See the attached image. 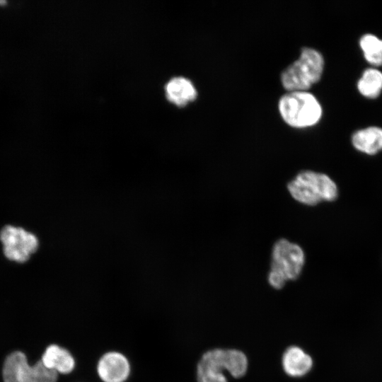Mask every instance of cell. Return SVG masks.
<instances>
[{
  "label": "cell",
  "mask_w": 382,
  "mask_h": 382,
  "mask_svg": "<svg viewBox=\"0 0 382 382\" xmlns=\"http://www.w3.org/2000/svg\"><path fill=\"white\" fill-rule=\"evenodd\" d=\"M304 263L305 254L300 245L285 238L279 239L272 250L269 284L274 289H282L288 280L300 276Z\"/></svg>",
  "instance_id": "6da1fadb"
},
{
  "label": "cell",
  "mask_w": 382,
  "mask_h": 382,
  "mask_svg": "<svg viewBox=\"0 0 382 382\" xmlns=\"http://www.w3.org/2000/svg\"><path fill=\"white\" fill-rule=\"evenodd\" d=\"M287 190L295 200L308 206L332 202L338 196L337 186L331 178L309 170L299 173L288 183Z\"/></svg>",
  "instance_id": "7a4b0ae2"
},
{
  "label": "cell",
  "mask_w": 382,
  "mask_h": 382,
  "mask_svg": "<svg viewBox=\"0 0 382 382\" xmlns=\"http://www.w3.org/2000/svg\"><path fill=\"white\" fill-rule=\"evenodd\" d=\"M323 69V55L313 48L303 47L299 59L282 72V84L289 92L306 91L320 79Z\"/></svg>",
  "instance_id": "3957f363"
},
{
  "label": "cell",
  "mask_w": 382,
  "mask_h": 382,
  "mask_svg": "<svg viewBox=\"0 0 382 382\" xmlns=\"http://www.w3.org/2000/svg\"><path fill=\"white\" fill-rule=\"evenodd\" d=\"M282 118L291 127L305 128L317 124L322 116L320 103L308 91H290L278 103Z\"/></svg>",
  "instance_id": "277c9868"
},
{
  "label": "cell",
  "mask_w": 382,
  "mask_h": 382,
  "mask_svg": "<svg viewBox=\"0 0 382 382\" xmlns=\"http://www.w3.org/2000/svg\"><path fill=\"white\" fill-rule=\"evenodd\" d=\"M59 374L47 369L40 359L30 364L21 351L11 353L3 366L4 382H58Z\"/></svg>",
  "instance_id": "5b68a950"
},
{
  "label": "cell",
  "mask_w": 382,
  "mask_h": 382,
  "mask_svg": "<svg viewBox=\"0 0 382 382\" xmlns=\"http://www.w3.org/2000/svg\"><path fill=\"white\" fill-rule=\"evenodd\" d=\"M5 257L18 263L27 262L39 246L37 236L21 227L6 225L0 231Z\"/></svg>",
  "instance_id": "8992f818"
},
{
  "label": "cell",
  "mask_w": 382,
  "mask_h": 382,
  "mask_svg": "<svg viewBox=\"0 0 382 382\" xmlns=\"http://www.w3.org/2000/svg\"><path fill=\"white\" fill-rule=\"evenodd\" d=\"M96 372L102 382H127L131 375L132 366L125 354L111 350L100 357Z\"/></svg>",
  "instance_id": "52a82bcc"
},
{
  "label": "cell",
  "mask_w": 382,
  "mask_h": 382,
  "mask_svg": "<svg viewBox=\"0 0 382 382\" xmlns=\"http://www.w3.org/2000/svg\"><path fill=\"white\" fill-rule=\"evenodd\" d=\"M226 349H214L205 352L197 364V382H228L226 370Z\"/></svg>",
  "instance_id": "ba28073f"
},
{
  "label": "cell",
  "mask_w": 382,
  "mask_h": 382,
  "mask_svg": "<svg viewBox=\"0 0 382 382\" xmlns=\"http://www.w3.org/2000/svg\"><path fill=\"white\" fill-rule=\"evenodd\" d=\"M40 359L47 369L62 376L71 374L76 366L72 353L57 344L47 346Z\"/></svg>",
  "instance_id": "9c48e42d"
},
{
  "label": "cell",
  "mask_w": 382,
  "mask_h": 382,
  "mask_svg": "<svg viewBox=\"0 0 382 382\" xmlns=\"http://www.w3.org/2000/svg\"><path fill=\"white\" fill-rule=\"evenodd\" d=\"M167 99L179 107H183L197 98V90L190 80L177 76L169 80L165 86Z\"/></svg>",
  "instance_id": "30bf717a"
},
{
  "label": "cell",
  "mask_w": 382,
  "mask_h": 382,
  "mask_svg": "<svg viewBox=\"0 0 382 382\" xmlns=\"http://www.w3.org/2000/svg\"><path fill=\"white\" fill-rule=\"evenodd\" d=\"M282 366L289 376L301 377L311 369L313 360L302 349L292 346L289 347L283 354Z\"/></svg>",
  "instance_id": "8fae6325"
},
{
  "label": "cell",
  "mask_w": 382,
  "mask_h": 382,
  "mask_svg": "<svg viewBox=\"0 0 382 382\" xmlns=\"http://www.w3.org/2000/svg\"><path fill=\"white\" fill-rule=\"evenodd\" d=\"M352 144L361 153L378 154L382 151V128L371 126L356 131L352 136Z\"/></svg>",
  "instance_id": "7c38bea8"
},
{
  "label": "cell",
  "mask_w": 382,
  "mask_h": 382,
  "mask_svg": "<svg viewBox=\"0 0 382 382\" xmlns=\"http://www.w3.org/2000/svg\"><path fill=\"white\" fill-rule=\"evenodd\" d=\"M357 86L361 96L368 98H377L382 91V72L374 67L366 69Z\"/></svg>",
  "instance_id": "4fadbf2b"
},
{
  "label": "cell",
  "mask_w": 382,
  "mask_h": 382,
  "mask_svg": "<svg viewBox=\"0 0 382 382\" xmlns=\"http://www.w3.org/2000/svg\"><path fill=\"white\" fill-rule=\"evenodd\" d=\"M359 46L368 63L375 66H382L381 39L373 34H364L359 40Z\"/></svg>",
  "instance_id": "5bb4252c"
},
{
  "label": "cell",
  "mask_w": 382,
  "mask_h": 382,
  "mask_svg": "<svg viewBox=\"0 0 382 382\" xmlns=\"http://www.w3.org/2000/svg\"><path fill=\"white\" fill-rule=\"evenodd\" d=\"M226 370L236 378L243 376L248 369L245 354L238 349H226Z\"/></svg>",
  "instance_id": "9a60e30c"
}]
</instances>
